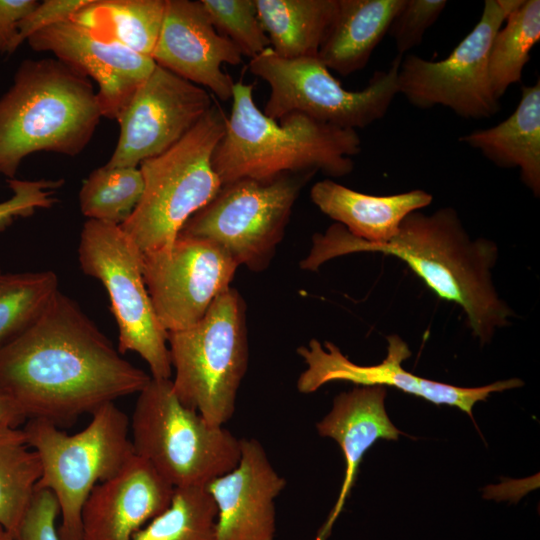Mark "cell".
Instances as JSON below:
<instances>
[{"mask_svg": "<svg viewBox=\"0 0 540 540\" xmlns=\"http://www.w3.org/2000/svg\"><path fill=\"white\" fill-rule=\"evenodd\" d=\"M144 181L139 167H109L93 170L79 192L81 212L88 219L123 224L143 193Z\"/></svg>", "mask_w": 540, "mask_h": 540, "instance_id": "28", "label": "cell"}, {"mask_svg": "<svg viewBox=\"0 0 540 540\" xmlns=\"http://www.w3.org/2000/svg\"><path fill=\"white\" fill-rule=\"evenodd\" d=\"M387 341V356L380 364L361 366L350 361L334 343L325 341L322 345L311 339L307 346L297 349V354L307 366L297 380L298 391L313 393L333 381H347L360 386H391L436 405L457 407L473 418L472 409L478 401H486L491 393L523 385L517 378L475 388L425 379L402 367V362L411 356L407 343L396 334L387 336Z\"/></svg>", "mask_w": 540, "mask_h": 540, "instance_id": "15", "label": "cell"}, {"mask_svg": "<svg viewBox=\"0 0 540 540\" xmlns=\"http://www.w3.org/2000/svg\"><path fill=\"white\" fill-rule=\"evenodd\" d=\"M102 117L82 72L55 57L23 60L0 96V174L14 179L35 152L79 155Z\"/></svg>", "mask_w": 540, "mask_h": 540, "instance_id": "4", "label": "cell"}, {"mask_svg": "<svg viewBox=\"0 0 540 540\" xmlns=\"http://www.w3.org/2000/svg\"><path fill=\"white\" fill-rule=\"evenodd\" d=\"M225 122L214 104L175 145L139 165L143 193L120 227L142 254L170 247L188 219L220 190L212 155Z\"/></svg>", "mask_w": 540, "mask_h": 540, "instance_id": "5", "label": "cell"}, {"mask_svg": "<svg viewBox=\"0 0 540 540\" xmlns=\"http://www.w3.org/2000/svg\"><path fill=\"white\" fill-rule=\"evenodd\" d=\"M522 0H486L474 28L440 61L408 54L398 70V91L415 107L440 105L465 119H485L500 110L488 77L492 40Z\"/></svg>", "mask_w": 540, "mask_h": 540, "instance_id": "12", "label": "cell"}, {"mask_svg": "<svg viewBox=\"0 0 540 540\" xmlns=\"http://www.w3.org/2000/svg\"><path fill=\"white\" fill-rule=\"evenodd\" d=\"M446 6L445 0H404L388 30L399 55L421 44L425 32Z\"/></svg>", "mask_w": 540, "mask_h": 540, "instance_id": "32", "label": "cell"}, {"mask_svg": "<svg viewBox=\"0 0 540 540\" xmlns=\"http://www.w3.org/2000/svg\"><path fill=\"white\" fill-rule=\"evenodd\" d=\"M242 57L236 46L216 31L200 0H166L152 53L157 65L228 101L235 82L222 65H238Z\"/></svg>", "mask_w": 540, "mask_h": 540, "instance_id": "17", "label": "cell"}, {"mask_svg": "<svg viewBox=\"0 0 540 540\" xmlns=\"http://www.w3.org/2000/svg\"><path fill=\"white\" fill-rule=\"evenodd\" d=\"M397 54L388 70L376 71L360 91L346 90L317 57L282 58L270 48L252 58L250 72L270 94L263 113L273 119L298 112L340 128H364L383 118L398 91Z\"/></svg>", "mask_w": 540, "mask_h": 540, "instance_id": "10", "label": "cell"}, {"mask_svg": "<svg viewBox=\"0 0 540 540\" xmlns=\"http://www.w3.org/2000/svg\"><path fill=\"white\" fill-rule=\"evenodd\" d=\"M0 540H15V539H14V536L10 532H8L6 529L0 526Z\"/></svg>", "mask_w": 540, "mask_h": 540, "instance_id": "38", "label": "cell"}, {"mask_svg": "<svg viewBox=\"0 0 540 540\" xmlns=\"http://www.w3.org/2000/svg\"><path fill=\"white\" fill-rule=\"evenodd\" d=\"M361 252H379L403 261L437 297L462 308L482 344L510 324L513 310L499 297L492 281L498 247L486 238L472 240L453 208H441L432 215L410 213L398 234L385 243L357 238L334 223L312 237V247L300 267L316 271L333 258Z\"/></svg>", "mask_w": 540, "mask_h": 540, "instance_id": "2", "label": "cell"}, {"mask_svg": "<svg viewBox=\"0 0 540 540\" xmlns=\"http://www.w3.org/2000/svg\"><path fill=\"white\" fill-rule=\"evenodd\" d=\"M166 0H89L71 20L102 39L152 58Z\"/></svg>", "mask_w": 540, "mask_h": 540, "instance_id": "25", "label": "cell"}, {"mask_svg": "<svg viewBox=\"0 0 540 540\" xmlns=\"http://www.w3.org/2000/svg\"><path fill=\"white\" fill-rule=\"evenodd\" d=\"M2 273L1 269H0V274Z\"/></svg>", "mask_w": 540, "mask_h": 540, "instance_id": "39", "label": "cell"}, {"mask_svg": "<svg viewBox=\"0 0 540 540\" xmlns=\"http://www.w3.org/2000/svg\"><path fill=\"white\" fill-rule=\"evenodd\" d=\"M213 105L204 88L156 64L117 118L118 141L105 165L139 167L181 140Z\"/></svg>", "mask_w": 540, "mask_h": 540, "instance_id": "14", "label": "cell"}, {"mask_svg": "<svg viewBox=\"0 0 540 540\" xmlns=\"http://www.w3.org/2000/svg\"><path fill=\"white\" fill-rule=\"evenodd\" d=\"M150 380L60 290L32 325L0 349V393L27 420L68 424L139 393Z\"/></svg>", "mask_w": 540, "mask_h": 540, "instance_id": "1", "label": "cell"}, {"mask_svg": "<svg viewBox=\"0 0 540 540\" xmlns=\"http://www.w3.org/2000/svg\"><path fill=\"white\" fill-rule=\"evenodd\" d=\"M36 52H50L98 86L102 116L115 119L156 63L118 43L100 38L71 19L50 26L27 41Z\"/></svg>", "mask_w": 540, "mask_h": 540, "instance_id": "16", "label": "cell"}, {"mask_svg": "<svg viewBox=\"0 0 540 540\" xmlns=\"http://www.w3.org/2000/svg\"><path fill=\"white\" fill-rule=\"evenodd\" d=\"M310 198L322 213L344 226L351 235L373 243L393 239L406 216L427 207L433 200L430 193L420 189L375 196L331 179L316 182Z\"/></svg>", "mask_w": 540, "mask_h": 540, "instance_id": "21", "label": "cell"}, {"mask_svg": "<svg viewBox=\"0 0 540 540\" xmlns=\"http://www.w3.org/2000/svg\"><path fill=\"white\" fill-rule=\"evenodd\" d=\"M89 0H44L20 21L18 41L20 46L32 35L58 23L67 21Z\"/></svg>", "mask_w": 540, "mask_h": 540, "instance_id": "34", "label": "cell"}, {"mask_svg": "<svg viewBox=\"0 0 540 540\" xmlns=\"http://www.w3.org/2000/svg\"><path fill=\"white\" fill-rule=\"evenodd\" d=\"M503 24L488 55L489 82L498 100L509 86L521 81L530 52L540 40V1L522 0Z\"/></svg>", "mask_w": 540, "mask_h": 540, "instance_id": "27", "label": "cell"}, {"mask_svg": "<svg viewBox=\"0 0 540 540\" xmlns=\"http://www.w3.org/2000/svg\"><path fill=\"white\" fill-rule=\"evenodd\" d=\"M59 506L48 489H36L30 505L14 534L15 540H60L56 520Z\"/></svg>", "mask_w": 540, "mask_h": 540, "instance_id": "33", "label": "cell"}, {"mask_svg": "<svg viewBox=\"0 0 540 540\" xmlns=\"http://www.w3.org/2000/svg\"><path fill=\"white\" fill-rule=\"evenodd\" d=\"M37 2L36 0H0V56L11 55L20 47L19 23Z\"/></svg>", "mask_w": 540, "mask_h": 540, "instance_id": "35", "label": "cell"}, {"mask_svg": "<svg viewBox=\"0 0 540 540\" xmlns=\"http://www.w3.org/2000/svg\"><path fill=\"white\" fill-rule=\"evenodd\" d=\"M217 509L205 487L175 488L170 506L132 540H216Z\"/></svg>", "mask_w": 540, "mask_h": 540, "instance_id": "30", "label": "cell"}, {"mask_svg": "<svg viewBox=\"0 0 540 540\" xmlns=\"http://www.w3.org/2000/svg\"><path fill=\"white\" fill-rule=\"evenodd\" d=\"M175 395L212 425L223 426L235 411L248 368L246 304L234 288L220 294L203 318L167 332Z\"/></svg>", "mask_w": 540, "mask_h": 540, "instance_id": "7", "label": "cell"}, {"mask_svg": "<svg viewBox=\"0 0 540 540\" xmlns=\"http://www.w3.org/2000/svg\"><path fill=\"white\" fill-rule=\"evenodd\" d=\"M26 417L18 406L8 397L0 393V424L18 427L26 421Z\"/></svg>", "mask_w": 540, "mask_h": 540, "instance_id": "37", "label": "cell"}, {"mask_svg": "<svg viewBox=\"0 0 540 540\" xmlns=\"http://www.w3.org/2000/svg\"><path fill=\"white\" fill-rule=\"evenodd\" d=\"M82 271L105 287L119 331L118 351L135 352L151 377L170 379L167 332L161 326L142 272V253L119 225L88 219L78 247Z\"/></svg>", "mask_w": 540, "mask_h": 540, "instance_id": "11", "label": "cell"}, {"mask_svg": "<svg viewBox=\"0 0 540 540\" xmlns=\"http://www.w3.org/2000/svg\"><path fill=\"white\" fill-rule=\"evenodd\" d=\"M13 196L0 203V230H3L17 216H27L34 211L35 202L29 192L22 188L13 189Z\"/></svg>", "mask_w": 540, "mask_h": 540, "instance_id": "36", "label": "cell"}, {"mask_svg": "<svg viewBox=\"0 0 540 540\" xmlns=\"http://www.w3.org/2000/svg\"><path fill=\"white\" fill-rule=\"evenodd\" d=\"M270 49L287 59L317 57L337 0H255Z\"/></svg>", "mask_w": 540, "mask_h": 540, "instance_id": "24", "label": "cell"}, {"mask_svg": "<svg viewBox=\"0 0 540 540\" xmlns=\"http://www.w3.org/2000/svg\"><path fill=\"white\" fill-rule=\"evenodd\" d=\"M239 266L214 243L179 234L170 247L142 254V272L155 314L166 332L200 321L228 290Z\"/></svg>", "mask_w": 540, "mask_h": 540, "instance_id": "13", "label": "cell"}, {"mask_svg": "<svg viewBox=\"0 0 540 540\" xmlns=\"http://www.w3.org/2000/svg\"><path fill=\"white\" fill-rule=\"evenodd\" d=\"M57 291L50 270L0 274V349L37 320Z\"/></svg>", "mask_w": 540, "mask_h": 540, "instance_id": "29", "label": "cell"}, {"mask_svg": "<svg viewBox=\"0 0 540 540\" xmlns=\"http://www.w3.org/2000/svg\"><path fill=\"white\" fill-rule=\"evenodd\" d=\"M383 386H361L340 393L330 412L316 424L322 437L334 439L345 460V476L334 508L316 540H326L354 486L365 453L379 439L397 440L401 431L385 410Z\"/></svg>", "mask_w": 540, "mask_h": 540, "instance_id": "20", "label": "cell"}, {"mask_svg": "<svg viewBox=\"0 0 540 540\" xmlns=\"http://www.w3.org/2000/svg\"><path fill=\"white\" fill-rule=\"evenodd\" d=\"M129 427L134 453L174 488L206 487L240 460V439L183 405L171 379L151 377L139 392Z\"/></svg>", "mask_w": 540, "mask_h": 540, "instance_id": "6", "label": "cell"}, {"mask_svg": "<svg viewBox=\"0 0 540 540\" xmlns=\"http://www.w3.org/2000/svg\"><path fill=\"white\" fill-rule=\"evenodd\" d=\"M237 466L206 485L217 509L216 540H274L275 500L286 480L254 438L240 439Z\"/></svg>", "mask_w": 540, "mask_h": 540, "instance_id": "18", "label": "cell"}, {"mask_svg": "<svg viewBox=\"0 0 540 540\" xmlns=\"http://www.w3.org/2000/svg\"><path fill=\"white\" fill-rule=\"evenodd\" d=\"M42 475L38 454L18 427L0 424V526L16 533Z\"/></svg>", "mask_w": 540, "mask_h": 540, "instance_id": "26", "label": "cell"}, {"mask_svg": "<svg viewBox=\"0 0 540 540\" xmlns=\"http://www.w3.org/2000/svg\"><path fill=\"white\" fill-rule=\"evenodd\" d=\"M404 0H337L317 58L342 76L362 70Z\"/></svg>", "mask_w": 540, "mask_h": 540, "instance_id": "23", "label": "cell"}, {"mask_svg": "<svg viewBox=\"0 0 540 540\" xmlns=\"http://www.w3.org/2000/svg\"><path fill=\"white\" fill-rule=\"evenodd\" d=\"M460 141L503 168H519L522 182L540 195V79L521 87L514 112L496 126L474 130Z\"/></svg>", "mask_w": 540, "mask_h": 540, "instance_id": "22", "label": "cell"}, {"mask_svg": "<svg viewBox=\"0 0 540 540\" xmlns=\"http://www.w3.org/2000/svg\"><path fill=\"white\" fill-rule=\"evenodd\" d=\"M22 430L42 467L36 489L50 490L58 502L60 540H82L81 511L90 492L134 454L127 415L110 402L75 434L40 418L28 419Z\"/></svg>", "mask_w": 540, "mask_h": 540, "instance_id": "8", "label": "cell"}, {"mask_svg": "<svg viewBox=\"0 0 540 540\" xmlns=\"http://www.w3.org/2000/svg\"><path fill=\"white\" fill-rule=\"evenodd\" d=\"M253 84H234L225 131L212 155L222 185L239 179L269 181L287 173L322 172L342 177L361 151L356 130L317 121L302 113L279 120L256 105Z\"/></svg>", "mask_w": 540, "mask_h": 540, "instance_id": "3", "label": "cell"}, {"mask_svg": "<svg viewBox=\"0 0 540 540\" xmlns=\"http://www.w3.org/2000/svg\"><path fill=\"white\" fill-rule=\"evenodd\" d=\"M175 488L135 453L94 486L81 511L82 540H132L171 504Z\"/></svg>", "mask_w": 540, "mask_h": 540, "instance_id": "19", "label": "cell"}, {"mask_svg": "<svg viewBox=\"0 0 540 540\" xmlns=\"http://www.w3.org/2000/svg\"><path fill=\"white\" fill-rule=\"evenodd\" d=\"M216 31L250 59L270 48L255 0H200Z\"/></svg>", "mask_w": 540, "mask_h": 540, "instance_id": "31", "label": "cell"}, {"mask_svg": "<svg viewBox=\"0 0 540 540\" xmlns=\"http://www.w3.org/2000/svg\"><path fill=\"white\" fill-rule=\"evenodd\" d=\"M315 174L287 173L269 181L244 178L223 184L179 234L210 241L238 266L264 271L284 237L301 190Z\"/></svg>", "mask_w": 540, "mask_h": 540, "instance_id": "9", "label": "cell"}]
</instances>
